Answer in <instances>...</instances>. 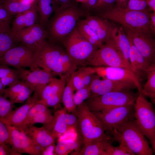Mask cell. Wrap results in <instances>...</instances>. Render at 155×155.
<instances>
[{"label":"cell","mask_w":155,"mask_h":155,"mask_svg":"<svg viewBox=\"0 0 155 155\" xmlns=\"http://www.w3.org/2000/svg\"><path fill=\"white\" fill-rule=\"evenodd\" d=\"M116 0H98L95 5L89 11H93L97 14L110 10L115 5Z\"/></svg>","instance_id":"40"},{"label":"cell","mask_w":155,"mask_h":155,"mask_svg":"<svg viewBox=\"0 0 155 155\" xmlns=\"http://www.w3.org/2000/svg\"><path fill=\"white\" fill-rule=\"evenodd\" d=\"M59 5V7L55 10L59 11L70 6L75 5L73 0H56Z\"/></svg>","instance_id":"52"},{"label":"cell","mask_w":155,"mask_h":155,"mask_svg":"<svg viewBox=\"0 0 155 155\" xmlns=\"http://www.w3.org/2000/svg\"><path fill=\"white\" fill-rule=\"evenodd\" d=\"M96 67L95 73L100 78L133 83L136 86L138 92H141L142 88L140 79L130 70L121 67L105 66Z\"/></svg>","instance_id":"15"},{"label":"cell","mask_w":155,"mask_h":155,"mask_svg":"<svg viewBox=\"0 0 155 155\" xmlns=\"http://www.w3.org/2000/svg\"><path fill=\"white\" fill-rule=\"evenodd\" d=\"M73 75L67 80L62 94L61 101L64 106V108L67 112L69 113H75L76 106L73 100L74 92L75 90L72 81Z\"/></svg>","instance_id":"29"},{"label":"cell","mask_w":155,"mask_h":155,"mask_svg":"<svg viewBox=\"0 0 155 155\" xmlns=\"http://www.w3.org/2000/svg\"><path fill=\"white\" fill-rule=\"evenodd\" d=\"M6 0H0V3H3Z\"/></svg>","instance_id":"60"},{"label":"cell","mask_w":155,"mask_h":155,"mask_svg":"<svg viewBox=\"0 0 155 155\" xmlns=\"http://www.w3.org/2000/svg\"><path fill=\"white\" fill-rule=\"evenodd\" d=\"M38 19L37 5L17 14L12 22L11 33H15L32 26L37 23Z\"/></svg>","instance_id":"21"},{"label":"cell","mask_w":155,"mask_h":155,"mask_svg":"<svg viewBox=\"0 0 155 155\" xmlns=\"http://www.w3.org/2000/svg\"><path fill=\"white\" fill-rule=\"evenodd\" d=\"M10 145L0 143V155H18L12 150Z\"/></svg>","instance_id":"51"},{"label":"cell","mask_w":155,"mask_h":155,"mask_svg":"<svg viewBox=\"0 0 155 155\" xmlns=\"http://www.w3.org/2000/svg\"><path fill=\"white\" fill-rule=\"evenodd\" d=\"M76 27L82 35L97 49L103 44L85 20H79L77 23Z\"/></svg>","instance_id":"30"},{"label":"cell","mask_w":155,"mask_h":155,"mask_svg":"<svg viewBox=\"0 0 155 155\" xmlns=\"http://www.w3.org/2000/svg\"><path fill=\"white\" fill-rule=\"evenodd\" d=\"M39 24L46 26L52 13L59 7L56 0H38L37 3Z\"/></svg>","instance_id":"27"},{"label":"cell","mask_w":155,"mask_h":155,"mask_svg":"<svg viewBox=\"0 0 155 155\" xmlns=\"http://www.w3.org/2000/svg\"><path fill=\"white\" fill-rule=\"evenodd\" d=\"M48 109L46 106L41 103H37L34 104L28 113L21 131H24L27 128L28 122L32 117L39 113L46 111Z\"/></svg>","instance_id":"42"},{"label":"cell","mask_w":155,"mask_h":155,"mask_svg":"<svg viewBox=\"0 0 155 155\" xmlns=\"http://www.w3.org/2000/svg\"><path fill=\"white\" fill-rule=\"evenodd\" d=\"M77 2L81 3H83L86 2L88 0H75Z\"/></svg>","instance_id":"59"},{"label":"cell","mask_w":155,"mask_h":155,"mask_svg":"<svg viewBox=\"0 0 155 155\" xmlns=\"http://www.w3.org/2000/svg\"><path fill=\"white\" fill-rule=\"evenodd\" d=\"M77 67L67 51H65L53 66L51 73L53 76L58 75L60 78L67 80L77 69Z\"/></svg>","instance_id":"19"},{"label":"cell","mask_w":155,"mask_h":155,"mask_svg":"<svg viewBox=\"0 0 155 155\" xmlns=\"http://www.w3.org/2000/svg\"><path fill=\"white\" fill-rule=\"evenodd\" d=\"M129 39L130 44L129 56L130 65L133 71L140 79L141 77L144 75L146 76V71L152 64L150 63L146 60L134 45L131 40Z\"/></svg>","instance_id":"23"},{"label":"cell","mask_w":155,"mask_h":155,"mask_svg":"<svg viewBox=\"0 0 155 155\" xmlns=\"http://www.w3.org/2000/svg\"></svg>","instance_id":"61"},{"label":"cell","mask_w":155,"mask_h":155,"mask_svg":"<svg viewBox=\"0 0 155 155\" xmlns=\"http://www.w3.org/2000/svg\"><path fill=\"white\" fill-rule=\"evenodd\" d=\"M65 120L67 126L69 129L77 128L78 118L75 113H67L66 112L65 114Z\"/></svg>","instance_id":"48"},{"label":"cell","mask_w":155,"mask_h":155,"mask_svg":"<svg viewBox=\"0 0 155 155\" xmlns=\"http://www.w3.org/2000/svg\"><path fill=\"white\" fill-rule=\"evenodd\" d=\"M63 92H61L53 95L46 100L38 103L42 104L48 108L53 107L57 108L59 106L62 100Z\"/></svg>","instance_id":"46"},{"label":"cell","mask_w":155,"mask_h":155,"mask_svg":"<svg viewBox=\"0 0 155 155\" xmlns=\"http://www.w3.org/2000/svg\"><path fill=\"white\" fill-rule=\"evenodd\" d=\"M0 64L16 68L28 67L33 70L39 67L35 63L33 51L23 45L15 46L0 58Z\"/></svg>","instance_id":"10"},{"label":"cell","mask_w":155,"mask_h":155,"mask_svg":"<svg viewBox=\"0 0 155 155\" xmlns=\"http://www.w3.org/2000/svg\"><path fill=\"white\" fill-rule=\"evenodd\" d=\"M134 117L139 129L155 151V114L152 103L139 93L134 104Z\"/></svg>","instance_id":"5"},{"label":"cell","mask_w":155,"mask_h":155,"mask_svg":"<svg viewBox=\"0 0 155 155\" xmlns=\"http://www.w3.org/2000/svg\"><path fill=\"white\" fill-rule=\"evenodd\" d=\"M24 132L36 144L43 148L54 144L55 138L43 126L40 127L29 125Z\"/></svg>","instance_id":"20"},{"label":"cell","mask_w":155,"mask_h":155,"mask_svg":"<svg viewBox=\"0 0 155 155\" xmlns=\"http://www.w3.org/2000/svg\"><path fill=\"white\" fill-rule=\"evenodd\" d=\"M100 18L118 23L133 31L154 35L150 26L148 11H139L123 8L115 5L109 10L97 14Z\"/></svg>","instance_id":"2"},{"label":"cell","mask_w":155,"mask_h":155,"mask_svg":"<svg viewBox=\"0 0 155 155\" xmlns=\"http://www.w3.org/2000/svg\"><path fill=\"white\" fill-rule=\"evenodd\" d=\"M134 104L103 111L92 112L101 123L106 134L111 137L113 132L121 124L135 119Z\"/></svg>","instance_id":"9"},{"label":"cell","mask_w":155,"mask_h":155,"mask_svg":"<svg viewBox=\"0 0 155 155\" xmlns=\"http://www.w3.org/2000/svg\"><path fill=\"white\" fill-rule=\"evenodd\" d=\"M149 10L155 12V0H146Z\"/></svg>","instance_id":"56"},{"label":"cell","mask_w":155,"mask_h":155,"mask_svg":"<svg viewBox=\"0 0 155 155\" xmlns=\"http://www.w3.org/2000/svg\"><path fill=\"white\" fill-rule=\"evenodd\" d=\"M111 137L113 141L125 145L135 155L153 154L152 148L138 127L135 119L121 124Z\"/></svg>","instance_id":"3"},{"label":"cell","mask_w":155,"mask_h":155,"mask_svg":"<svg viewBox=\"0 0 155 155\" xmlns=\"http://www.w3.org/2000/svg\"><path fill=\"white\" fill-rule=\"evenodd\" d=\"M53 115L48 109L46 111L39 113L32 117L29 121L27 127L36 123H41L43 125L49 122L52 119Z\"/></svg>","instance_id":"39"},{"label":"cell","mask_w":155,"mask_h":155,"mask_svg":"<svg viewBox=\"0 0 155 155\" xmlns=\"http://www.w3.org/2000/svg\"><path fill=\"white\" fill-rule=\"evenodd\" d=\"M82 143L78 136L74 140L59 141L55 147V153L59 155H66L73 151H77L80 150Z\"/></svg>","instance_id":"33"},{"label":"cell","mask_w":155,"mask_h":155,"mask_svg":"<svg viewBox=\"0 0 155 155\" xmlns=\"http://www.w3.org/2000/svg\"><path fill=\"white\" fill-rule=\"evenodd\" d=\"M29 83L21 80L17 83L5 88L4 95L9 99L15 97L21 92Z\"/></svg>","instance_id":"38"},{"label":"cell","mask_w":155,"mask_h":155,"mask_svg":"<svg viewBox=\"0 0 155 155\" xmlns=\"http://www.w3.org/2000/svg\"><path fill=\"white\" fill-rule=\"evenodd\" d=\"M135 88H137V87L132 83L103 78L100 89L95 97L108 92L131 90Z\"/></svg>","instance_id":"25"},{"label":"cell","mask_w":155,"mask_h":155,"mask_svg":"<svg viewBox=\"0 0 155 155\" xmlns=\"http://www.w3.org/2000/svg\"><path fill=\"white\" fill-rule=\"evenodd\" d=\"M64 51L61 47L44 40L37 44L34 51L35 63L38 67L51 73L53 66Z\"/></svg>","instance_id":"11"},{"label":"cell","mask_w":155,"mask_h":155,"mask_svg":"<svg viewBox=\"0 0 155 155\" xmlns=\"http://www.w3.org/2000/svg\"><path fill=\"white\" fill-rule=\"evenodd\" d=\"M37 3L25 4L20 0H6L2 3L9 12L13 15L30 9L37 6Z\"/></svg>","instance_id":"34"},{"label":"cell","mask_w":155,"mask_h":155,"mask_svg":"<svg viewBox=\"0 0 155 155\" xmlns=\"http://www.w3.org/2000/svg\"><path fill=\"white\" fill-rule=\"evenodd\" d=\"M117 146H113L112 144L109 146L107 150V155H135L124 144L119 143Z\"/></svg>","instance_id":"44"},{"label":"cell","mask_w":155,"mask_h":155,"mask_svg":"<svg viewBox=\"0 0 155 155\" xmlns=\"http://www.w3.org/2000/svg\"><path fill=\"white\" fill-rule=\"evenodd\" d=\"M21 2L25 4H32L37 3L38 0H20Z\"/></svg>","instance_id":"57"},{"label":"cell","mask_w":155,"mask_h":155,"mask_svg":"<svg viewBox=\"0 0 155 155\" xmlns=\"http://www.w3.org/2000/svg\"><path fill=\"white\" fill-rule=\"evenodd\" d=\"M67 112L64 108L56 111L52 120L43 126L47 129L55 139L66 132L70 129L67 126L65 120V115Z\"/></svg>","instance_id":"24"},{"label":"cell","mask_w":155,"mask_h":155,"mask_svg":"<svg viewBox=\"0 0 155 155\" xmlns=\"http://www.w3.org/2000/svg\"><path fill=\"white\" fill-rule=\"evenodd\" d=\"M66 51L77 67L84 66L97 49L85 39L76 27L62 40Z\"/></svg>","instance_id":"8"},{"label":"cell","mask_w":155,"mask_h":155,"mask_svg":"<svg viewBox=\"0 0 155 155\" xmlns=\"http://www.w3.org/2000/svg\"><path fill=\"white\" fill-rule=\"evenodd\" d=\"M5 125L9 134L11 149L18 155L22 153L43 154L44 148L36 144L24 132L11 125Z\"/></svg>","instance_id":"12"},{"label":"cell","mask_w":155,"mask_h":155,"mask_svg":"<svg viewBox=\"0 0 155 155\" xmlns=\"http://www.w3.org/2000/svg\"><path fill=\"white\" fill-rule=\"evenodd\" d=\"M16 69L20 79L32 85L35 89L34 92L38 94L40 99L42 90L53 77L51 73L39 67L33 70L22 67Z\"/></svg>","instance_id":"16"},{"label":"cell","mask_w":155,"mask_h":155,"mask_svg":"<svg viewBox=\"0 0 155 155\" xmlns=\"http://www.w3.org/2000/svg\"><path fill=\"white\" fill-rule=\"evenodd\" d=\"M15 107L14 104L8 99L4 103L0 105V118L8 115Z\"/></svg>","instance_id":"49"},{"label":"cell","mask_w":155,"mask_h":155,"mask_svg":"<svg viewBox=\"0 0 155 155\" xmlns=\"http://www.w3.org/2000/svg\"><path fill=\"white\" fill-rule=\"evenodd\" d=\"M35 88L29 84L15 97L10 100L14 104L23 103L30 96L35 90Z\"/></svg>","instance_id":"43"},{"label":"cell","mask_w":155,"mask_h":155,"mask_svg":"<svg viewBox=\"0 0 155 155\" xmlns=\"http://www.w3.org/2000/svg\"><path fill=\"white\" fill-rule=\"evenodd\" d=\"M77 128L84 145L107 137L101 123L90 110L85 102L77 106Z\"/></svg>","instance_id":"4"},{"label":"cell","mask_w":155,"mask_h":155,"mask_svg":"<svg viewBox=\"0 0 155 155\" xmlns=\"http://www.w3.org/2000/svg\"><path fill=\"white\" fill-rule=\"evenodd\" d=\"M137 95L131 90L112 92L90 98L85 102L92 112L103 111L134 104Z\"/></svg>","instance_id":"6"},{"label":"cell","mask_w":155,"mask_h":155,"mask_svg":"<svg viewBox=\"0 0 155 155\" xmlns=\"http://www.w3.org/2000/svg\"><path fill=\"white\" fill-rule=\"evenodd\" d=\"M0 79L5 88L13 85L20 81L16 69H13L8 65L3 64H0Z\"/></svg>","instance_id":"32"},{"label":"cell","mask_w":155,"mask_h":155,"mask_svg":"<svg viewBox=\"0 0 155 155\" xmlns=\"http://www.w3.org/2000/svg\"><path fill=\"white\" fill-rule=\"evenodd\" d=\"M96 67L83 66L76 70L73 75V83L75 90H77L84 87L83 80L85 75L91 72H96Z\"/></svg>","instance_id":"35"},{"label":"cell","mask_w":155,"mask_h":155,"mask_svg":"<svg viewBox=\"0 0 155 155\" xmlns=\"http://www.w3.org/2000/svg\"><path fill=\"white\" fill-rule=\"evenodd\" d=\"M16 42L11 33L0 32V58L15 46Z\"/></svg>","instance_id":"37"},{"label":"cell","mask_w":155,"mask_h":155,"mask_svg":"<svg viewBox=\"0 0 155 155\" xmlns=\"http://www.w3.org/2000/svg\"><path fill=\"white\" fill-rule=\"evenodd\" d=\"M12 16L0 3V32L11 33L10 24Z\"/></svg>","instance_id":"36"},{"label":"cell","mask_w":155,"mask_h":155,"mask_svg":"<svg viewBox=\"0 0 155 155\" xmlns=\"http://www.w3.org/2000/svg\"><path fill=\"white\" fill-rule=\"evenodd\" d=\"M147 81L142 88V93L155 103V63L152 64L146 71Z\"/></svg>","instance_id":"31"},{"label":"cell","mask_w":155,"mask_h":155,"mask_svg":"<svg viewBox=\"0 0 155 155\" xmlns=\"http://www.w3.org/2000/svg\"><path fill=\"white\" fill-rule=\"evenodd\" d=\"M86 17V22L96 33L103 44L112 38L113 32L116 27L108 20L88 14Z\"/></svg>","instance_id":"18"},{"label":"cell","mask_w":155,"mask_h":155,"mask_svg":"<svg viewBox=\"0 0 155 155\" xmlns=\"http://www.w3.org/2000/svg\"><path fill=\"white\" fill-rule=\"evenodd\" d=\"M11 34L16 42H21L33 51L37 44L48 37L47 30L38 23Z\"/></svg>","instance_id":"14"},{"label":"cell","mask_w":155,"mask_h":155,"mask_svg":"<svg viewBox=\"0 0 155 155\" xmlns=\"http://www.w3.org/2000/svg\"><path fill=\"white\" fill-rule=\"evenodd\" d=\"M39 100L38 94L34 92L33 95L28 98L23 105L13 110L7 116L0 118V120L5 124L13 126L22 131L29 111Z\"/></svg>","instance_id":"17"},{"label":"cell","mask_w":155,"mask_h":155,"mask_svg":"<svg viewBox=\"0 0 155 155\" xmlns=\"http://www.w3.org/2000/svg\"><path fill=\"white\" fill-rule=\"evenodd\" d=\"M149 15L150 28L154 35L155 33V12L149 13Z\"/></svg>","instance_id":"54"},{"label":"cell","mask_w":155,"mask_h":155,"mask_svg":"<svg viewBox=\"0 0 155 155\" xmlns=\"http://www.w3.org/2000/svg\"><path fill=\"white\" fill-rule=\"evenodd\" d=\"M67 80L64 78L57 79L52 77L42 90L38 102L45 100L53 94L63 92Z\"/></svg>","instance_id":"28"},{"label":"cell","mask_w":155,"mask_h":155,"mask_svg":"<svg viewBox=\"0 0 155 155\" xmlns=\"http://www.w3.org/2000/svg\"><path fill=\"white\" fill-rule=\"evenodd\" d=\"M54 12L53 18L47 30L49 42L54 44L62 41L75 28L80 18L88 14L76 4Z\"/></svg>","instance_id":"1"},{"label":"cell","mask_w":155,"mask_h":155,"mask_svg":"<svg viewBox=\"0 0 155 155\" xmlns=\"http://www.w3.org/2000/svg\"><path fill=\"white\" fill-rule=\"evenodd\" d=\"M0 143L10 145L9 132L5 124L0 120Z\"/></svg>","instance_id":"47"},{"label":"cell","mask_w":155,"mask_h":155,"mask_svg":"<svg viewBox=\"0 0 155 155\" xmlns=\"http://www.w3.org/2000/svg\"><path fill=\"white\" fill-rule=\"evenodd\" d=\"M5 88L3 85L0 79V95H4Z\"/></svg>","instance_id":"58"},{"label":"cell","mask_w":155,"mask_h":155,"mask_svg":"<svg viewBox=\"0 0 155 155\" xmlns=\"http://www.w3.org/2000/svg\"><path fill=\"white\" fill-rule=\"evenodd\" d=\"M113 141L109 136L85 145L80 150L72 153L77 155H107L108 147Z\"/></svg>","instance_id":"22"},{"label":"cell","mask_w":155,"mask_h":155,"mask_svg":"<svg viewBox=\"0 0 155 155\" xmlns=\"http://www.w3.org/2000/svg\"><path fill=\"white\" fill-rule=\"evenodd\" d=\"M126 8L137 11H149L146 0H129Z\"/></svg>","instance_id":"45"},{"label":"cell","mask_w":155,"mask_h":155,"mask_svg":"<svg viewBox=\"0 0 155 155\" xmlns=\"http://www.w3.org/2000/svg\"><path fill=\"white\" fill-rule=\"evenodd\" d=\"M86 64L94 67H123L133 71L131 68L125 62L112 38L97 49L88 59Z\"/></svg>","instance_id":"7"},{"label":"cell","mask_w":155,"mask_h":155,"mask_svg":"<svg viewBox=\"0 0 155 155\" xmlns=\"http://www.w3.org/2000/svg\"><path fill=\"white\" fill-rule=\"evenodd\" d=\"M95 73L90 85L91 95L90 98L94 97L98 92L100 87L102 80Z\"/></svg>","instance_id":"50"},{"label":"cell","mask_w":155,"mask_h":155,"mask_svg":"<svg viewBox=\"0 0 155 155\" xmlns=\"http://www.w3.org/2000/svg\"><path fill=\"white\" fill-rule=\"evenodd\" d=\"M98 0H88L86 2L81 3V9L88 12L95 5Z\"/></svg>","instance_id":"53"},{"label":"cell","mask_w":155,"mask_h":155,"mask_svg":"<svg viewBox=\"0 0 155 155\" xmlns=\"http://www.w3.org/2000/svg\"><path fill=\"white\" fill-rule=\"evenodd\" d=\"M123 27L128 38L146 60L151 64L155 62V42L152 36Z\"/></svg>","instance_id":"13"},{"label":"cell","mask_w":155,"mask_h":155,"mask_svg":"<svg viewBox=\"0 0 155 155\" xmlns=\"http://www.w3.org/2000/svg\"><path fill=\"white\" fill-rule=\"evenodd\" d=\"M129 0H116L115 5L121 8H126L127 6Z\"/></svg>","instance_id":"55"},{"label":"cell","mask_w":155,"mask_h":155,"mask_svg":"<svg viewBox=\"0 0 155 155\" xmlns=\"http://www.w3.org/2000/svg\"><path fill=\"white\" fill-rule=\"evenodd\" d=\"M91 95L90 86L85 87L76 91L74 94L73 100L75 105L77 106L89 98Z\"/></svg>","instance_id":"41"},{"label":"cell","mask_w":155,"mask_h":155,"mask_svg":"<svg viewBox=\"0 0 155 155\" xmlns=\"http://www.w3.org/2000/svg\"><path fill=\"white\" fill-rule=\"evenodd\" d=\"M111 38L125 62L131 67L129 61L130 44L128 36L121 30L116 27L113 32Z\"/></svg>","instance_id":"26"}]
</instances>
